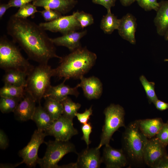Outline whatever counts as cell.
Here are the masks:
<instances>
[{"mask_svg": "<svg viewBox=\"0 0 168 168\" xmlns=\"http://www.w3.org/2000/svg\"><path fill=\"white\" fill-rule=\"evenodd\" d=\"M75 16L80 24L82 29L92 24L94 19L92 15L84 11H76L74 12Z\"/></svg>", "mask_w": 168, "mask_h": 168, "instance_id": "4dcf8cb0", "label": "cell"}, {"mask_svg": "<svg viewBox=\"0 0 168 168\" xmlns=\"http://www.w3.org/2000/svg\"><path fill=\"white\" fill-rule=\"evenodd\" d=\"M164 61H168V59H165Z\"/></svg>", "mask_w": 168, "mask_h": 168, "instance_id": "bcb514c9", "label": "cell"}, {"mask_svg": "<svg viewBox=\"0 0 168 168\" xmlns=\"http://www.w3.org/2000/svg\"><path fill=\"white\" fill-rule=\"evenodd\" d=\"M11 7L8 3H3L0 5V18L1 19L4 15L7 10Z\"/></svg>", "mask_w": 168, "mask_h": 168, "instance_id": "b9f144b4", "label": "cell"}, {"mask_svg": "<svg viewBox=\"0 0 168 168\" xmlns=\"http://www.w3.org/2000/svg\"><path fill=\"white\" fill-rule=\"evenodd\" d=\"M47 136L45 132L38 129L34 131L29 142L19 152V156L22 159V163L29 167L35 166L39 158L38 155L39 147L44 143V138Z\"/></svg>", "mask_w": 168, "mask_h": 168, "instance_id": "ba28073f", "label": "cell"}, {"mask_svg": "<svg viewBox=\"0 0 168 168\" xmlns=\"http://www.w3.org/2000/svg\"><path fill=\"white\" fill-rule=\"evenodd\" d=\"M87 32L86 30L79 32L74 31L61 36L50 38V39L55 45L65 47L72 52L81 47L80 40Z\"/></svg>", "mask_w": 168, "mask_h": 168, "instance_id": "e0dca14e", "label": "cell"}, {"mask_svg": "<svg viewBox=\"0 0 168 168\" xmlns=\"http://www.w3.org/2000/svg\"><path fill=\"white\" fill-rule=\"evenodd\" d=\"M102 158V163L105 164L106 168H121L128 165L122 148L115 149L110 144L105 146Z\"/></svg>", "mask_w": 168, "mask_h": 168, "instance_id": "4fadbf2b", "label": "cell"}, {"mask_svg": "<svg viewBox=\"0 0 168 168\" xmlns=\"http://www.w3.org/2000/svg\"><path fill=\"white\" fill-rule=\"evenodd\" d=\"M61 103L63 107V115L72 120L73 119L76 117V114L81 107V104L74 102L68 96L61 102Z\"/></svg>", "mask_w": 168, "mask_h": 168, "instance_id": "4316f807", "label": "cell"}, {"mask_svg": "<svg viewBox=\"0 0 168 168\" xmlns=\"http://www.w3.org/2000/svg\"><path fill=\"white\" fill-rule=\"evenodd\" d=\"M31 120L35 123L38 129L45 132L50 129L54 121L40 103L36 106Z\"/></svg>", "mask_w": 168, "mask_h": 168, "instance_id": "7402d4cb", "label": "cell"}, {"mask_svg": "<svg viewBox=\"0 0 168 168\" xmlns=\"http://www.w3.org/2000/svg\"><path fill=\"white\" fill-rule=\"evenodd\" d=\"M80 82L77 85L81 87L85 96L88 100L97 99L103 92L102 84L98 77L94 76L89 77H82Z\"/></svg>", "mask_w": 168, "mask_h": 168, "instance_id": "5bb4252c", "label": "cell"}, {"mask_svg": "<svg viewBox=\"0 0 168 168\" xmlns=\"http://www.w3.org/2000/svg\"><path fill=\"white\" fill-rule=\"evenodd\" d=\"M44 143L47 146L45 153L38 161L42 168H60L58 163L65 155L70 152L77 153L74 145L69 141L55 140Z\"/></svg>", "mask_w": 168, "mask_h": 168, "instance_id": "52a82bcc", "label": "cell"}, {"mask_svg": "<svg viewBox=\"0 0 168 168\" xmlns=\"http://www.w3.org/2000/svg\"><path fill=\"white\" fill-rule=\"evenodd\" d=\"M105 116L100 143L97 147L99 149L103 146L109 144L114 133L120 127H125V112L124 108L119 104H111L104 110Z\"/></svg>", "mask_w": 168, "mask_h": 168, "instance_id": "8992f818", "label": "cell"}, {"mask_svg": "<svg viewBox=\"0 0 168 168\" xmlns=\"http://www.w3.org/2000/svg\"><path fill=\"white\" fill-rule=\"evenodd\" d=\"M40 12L46 22L54 21L62 16L60 13L48 8L44 9Z\"/></svg>", "mask_w": 168, "mask_h": 168, "instance_id": "d6a6232c", "label": "cell"}, {"mask_svg": "<svg viewBox=\"0 0 168 168\" xmlns=\"http://www.w3.org/2000/svg\"><path fill=\"white\" fill-rule=\"evenodd\" d=\"M68 0L70 1H75V0Z\"/></svg>", "mask_w": 168, "mask_h": 168, "instance_id": "7dc6e473", "label": "cell"}, {"mask_svg": "<svg viewBox=\"0 0 168 168\" xmlns=\"http://www.w3.org/2000/svg\"><path fill=\"white\" fill-rule=\"evenodd\" d=\"M139 80L144 89L149 103L154 104L158 99L155 91V83L148 81L143 75L140 76Z\"/></svg>", "mask_w": 168, "mask_h": 168, "instance_id": "83f0119b", "label": "cell"}, {"mask_svg": "<svg viewBox=\"0 0 168 168\" xmlns=\"http://www.w3.org/2000/svg\"><path fill=\"white\" fill-rule=\"evenodd\" d=\"M7 34L18 44L31 60L39 64H48L53 58L62 57L56 53L55 45L39 25L26 19L10 17L6 26Z\"/></svg>", "mask_w": 168, "mask_h": 168, "instance_id": "6da1fadb", "label": "cell"}, {"mask_svg": "<svg viewBox=\"0 0 168 168\" xmlns=\"http://www.w3.org/2000/svg\"><path fill=\"white\" fill-rule=\"evenodd\" d=\"M117 0H92L93 3L102 5L107 10V12L111 11L112 7L115 6Z\"/></svg>", "mask_w": 168, "mask_h": 168, "instance_id": "8d00e7d4", "label": "cell"}, {"mask_svg": "<svg viewBox=\"0 0 168 168\" xmlns=\"http://www.w3.org/2000/svg\"><path fill=\"white\" fill-rule=\"evenodd\" d=\"M36 102L32 96L26 91L24 97L13 112L16 119L21 121L31 119L36 107Z\"/></svg>", "mask_w": 168, "mask_h": 168, "instance_id": "9a60e30c", "label": "cell"}, {"mask_svg": "<svg viewBox=\"0 0 168 168\" xmlns=\"http://www.w3.org/2000/svg\"><path fill=\"white\" fill-rule=\"evenodd\" d=\"M138 120L140 130L148 139L155 137L164 124L160 118Z\"/></svg>", "mask_w": 168, "mask_h": 168, "instance_id": "ffe728a7", "label": "cell"}, {"mask_svg": "<svg viewBox=\"0 0 168 168\" xmlns=\"http://www.w3.org/2000/svg\"><path fill=\"white\" fill-rule=\"evenodd\" d=\"M81 129L82 133V136L81 139L84 141L88 147L91 143L90 140V135L92 131V126L90 122L82 124L81 126Z\"/></svg>", "mask_w": 168, "mask_h": 168, "instance_id": "e575fe53", "label": "cell"}, {"mask_svg": "<svg viewBox=\"0 0 168 168\" xmlns=\"http://www.w3.org/2000/svg\"><path fill=\"white\" fill-rule=\"evenodd\" d=\"M155 137L166 146L168 145V121L164 123Z\"/></svg>", "mask_w": 168, "mask_h": 168, "instance_id": "836d02e7", "label": "cell"}, {"mask_svg": "<svg viewBox=\"0 0 168 168\" xmlns=\"http://www.w3.org/2000/svg\"><path fill=\"white\" fill-rule=\"evenodd\" d=\"M44 99V109L53 119L55 120L58 119L63 113L62 103L50 98Z\"/></svg>", "mask_w": 168, "mask_h": 168, "instance_id": "484cf974", "label": "cell"}, {"mask_svg": "<svg viewBox=\"0 0 168 168\" xmlns=\"http://www.w3.org/2000/svg\"><path fill=\"white\" fill-rule=\"evenodd\" d=\"M22 99L1 97L0 99L1 111L4 114L11 112H13Z\"/></svg>", "mask_w": 168, "mask_h": 168, "instance_id": "f1b7e54d", "label": "cell"}, {"mask_svg": "<svg viewBox=\"0 0 168 168\" xmlns=\"http://www.w3.org/2000/svg\"><path fill=\"white\" fill-rule=\"evenodd\" d=\"M159 4L154 22L158 34L163 36L168 30V1H161Z\"/></svg>", "mask_w": 168, "mask_h": 168, "instance_id": "44dd1931", "label": "cell"}, {"mask_svg": "<svg viewBox=\"0 0 168 168\" xmlns=\"http://www.w3.org/2000/svg\"><path fill=\"white\" fill-rule=\"evenodd\" d=\"M26 86H16L4 84L0 89V97L22 98L26 93Z\"/></svg>", "mask_w": 168, "mask_h": 168, "instance_id": "d4e9b609", "label": "cell"}, {"mask_svg": "<svg viewBox=\"0 0 168 168\" xmlns=\"http://www.w3.org/2000/svg\"><path fill=\"white\" fill-rule=\"evenodd\" d=\"M36 7L33 4L30 3L26 4L19 7L17 12L14 15L18 18L26 19L38 12Z\"/></svg>", "mask_w": 168, "mask_h": 168, "instance_id": "f546056e", "label": "cell"}, {"mask_svg": "<svg viewBox=\"0 0 168 168\" xmlns=\"http://www.w3.org/2000/svg\"><path fill=\"white\" fill-rule=\"evenodd\" d=\"M45 133L47 136H53L55 140L63 141H69L78 133L73 126L72 120L63 115L54 120L50 129Z\"/></svg>", "mask_w": 168, "mask_h": 168, "instance_id": "30bf717a", "label": "cell"}, {"mask_svg": "<svg viewBox=\"0 0 168 168\" xmlns=\"http://www.w3.org/2000/svg\"><path fill=\"white\" fill-rule=\"evenodd\" d=\"M15 43L5 36L0 39V67L5 72L17 70L28 74L34 67L22 55Z\"/></svg>", "mask_w": 168, "mask_h": 168, "instance_id": "277c9868", "label": "cell"}, {"mask_svg": "<svg viewBox=\"0 0 168 168\" xmlns=\"http://www.w3.org/2000/svg\"><path fill=\"white\" fill-rule=\"evenodd\" d=\"M124 128L122 136V148L128 165L136 167L143 166L145 165L143 153L148 139L140 130L138 120L130 122Z\"/></svg>", "mask_w": 168, "mask_h": 168, "instance_id": "3957f363", "label": "cell"}, {"mask_svg": "<svg viewBox=\"0 0 168 168\" xmlns=\"http://www.w3.org/2000/svg\"><path fill=\"white\" fill-rule=\"evenodd\" d=\"M64 80L62 83L56 86L51 85L45 92L43 98L49 97L60 102L66 98L68 95H73L77 97L79 92L78 87H71L65 84Z\"/></svg>", "mask_w": 168, "mask_h": 168, "instance_id": "ac0fdd59", "label": "cell"}, {"mask_svg": "<svg viewBox=\"0 0 168 168\" xmlns=\"http://www.w3.org/2000/svg\"><path fill=\"white\" fill-rule=\"evenodd\" d=\"M96 54L86 47H81L60 59L59 64L54 69V76L66 81L80 79L94 66Z\"/></svg>", "mask_w": 168, "mask_h": 168, "instance_id": "7a4b0ae2", "label": "cell"}, {"mask_svg": "<svg viewBox=\"0 0 168 168\" xmlns=\"http://www.w3.org/2000/svg\"><path fill=\"white\" fill-rule=\"evenodd\" d=\"M122 5L125 7L130 5L136 0H119Z\"/></svg>", "mask_w": 168, "mask_h": 168, "instance_id": "ee69618b", "label": "cell"}, {"mask_svg": "<svg viewBox=\"0 0 168 168\" xmlns=\"http://www.w3.org/2000/svg\"><path fill=\"white\" fill-rule=\"evenodd\" d=\"M39 25L45 31L58 32L63 35L82 28L75 17L74 12L71 15L62 16L51 21L40 23Z\"/></svg>", "mask_w": 168, "mask_h": 168, "instance_id": "9c48e42d", "label": "cell"}, {"mask_svg": "<svg viewBox=\"0 0 168 168\" xmlns=\"http://www.w3.org/2000/svg\"><path fill=\"white\" fill-rule=\"evenodd\" d=\"M120 19L118 30L119 35L123 39L131 44H135V33L137 26L136 18L132 14L128 13Z\"/></svg>", "mask_w": 168, "mask_h": 168, "instance_id": "2e32d148", "label": "cell"}, {"mask_svg": "<svg viewBox=\"0 0 168 168\" xmlns=\"http://www.w3.org/2000/svg\"><path fill=\"white\" fill-rule=\"evenodd\" d=\"M28 75V74L25 72L17 70H10L5 71L2 80L4 84L16 86H26Z\"/></svg>", "mask_w": 168, "mask_h": 168, "instance_id": "603a6c76", "label": "cell"}, {"mask_svg": "<svg viewBox=\"0 0 168 168\" xmlns=\"http://www.w3.org/2000/svg\"><path fill=\"white\" fill-rule=\"evenodd\" d=\"M22 164V161L15 164H11L9 163L1 164L0 165V168H14Z\"/></svg>", "mask_w": 168, "mask_h": 168, "instance_id": "7bdbcfd3", "label": "cell"}, {"mask_svg": "<svg viewBox=\"0 0 168 168\" xmlns=\"http://www.w3.org/2000/svg\"><path fill=\"white\" fill-rule=\"evenodd\" d=\"M9 141L8 138L4 131L0 130V148L1 149L4 150L8 146Z\"/></svg>", "mask_w": 168, "mask_h": 168, "instance_id": "74e56055", "label": "cell"}, {"mask_svg": "<svg viewBox=\"0 0 168 168\" xmlns=\"http://www.w3.org/2000/svg\"><path fill=\"white\" fill-rule=\"evenodd\" d=\"M75 168H99L102 163L100 149L87 147L77 154Z\"/></svg>", "mask_w": 168, "mask_h": 168, "instance_id": "7c38bea8", "label": "cell"}, {"mask_svg": "<svg viewBox=\"0 0 168 168\" xmlns=\"http://www.w3.org/2000/svg\"><path fill=\"white\" fill-rule=\"evenodd\" d=\"M164 36H165V40L168 41V30L165 33Z\"/></svg>", "mask_w": 168, "mask_h": 168, "instance_id": "f6af8a7d", "label": "cell"}, {"mask_svg": "<svg viewBox=\"0 0 168 168\" xmlns=\"http://www.w3.org/2000/svg\"><path fill=\"white\" fill-rule=\"evenodd\" d=\"M157 0H136L139 5L145 11L153 10L156 11L159 7V2Z\"/></svg>", "mask_w": 168, "mask_h": 168, "instance_id": "1f68e13d", "label": "cell"}, {"mask_svg": "<svg viewBox=\"0 0 168 168\" xmlns=\"http://www.w3.org/2000/svg\"><path fill=\"white\" fill-rule=\"evenodd\" d=\"M76 3V1L68 0H35L32 4L36 7L48 8L61 14H65L71 10Z\"/></svg>", "mask_w": 168, "mask_h": 168, "instance_id": "d6986e66", "label": "cell"}, {"mask_svg": "<svg viewBox=\"0 0 168 168\" xmlns=\"http://www.w3.org/2000/svg\"><path fill=\"white\" fill-rule=\"evenodd\" d=\"M166 147L155 137L148 139L143 153L145 165L156 168L160 160L167 154Z\"/></svg>", "mask_w": 168, "mask_h": 168, "instance_id": "8fae6325", "label": "cell"}, {"mask_svg": "<svg viewBox=\"0 0 168 168\" xmlns=\"http://www.w3.org/2000/svg\"><path fill=\"white\" fill-rule=\"evenodd\" d=\"M52 77H54V69L48 64H39L27 75L25 89L36 102L40 103L42 98L51 85Z\"/></svg>", "mask_w": 168, "mask_h": 168, "instance_id": "5b68a950", "label": "cell"}, {"mask_svg": "<svg viewBox=\"0 0 168 168\" xmlns=\"http://www.w3.org/2000/svg\"><path fill=\"white\" fill-rule=\"evenodd\" d=\"M156 108L160 111H163L168 109V103L158 99L154 103Z\"/></svg>", "mask_w": 168, "mask_h": 168, "instance_id": "ab89813d", "label": "cell"}, {"mask_svg": "<svg viewBox=\"0 0 168 168\" xmlns=\"http://www.w3.org/2000/svg\"><path fill=\"white\" fill-rule=\"evenodd\" d=\"M168 168V154L164 156L160 160L156 168Z\"/></svg>", "mask_w": 168, "mask_h": 168, "instance_id": "60d3db41", "label": "cell"}, {"mask_svg": "<svg viewBox=\"0 0 168 168\" xmlns=\"http://www.w3.org/2000/svg\"><path fill=\"white\" fill-rule=\"evenodd\" d=\"M35 0H10L8 3L11 7H20L21 6Z\"/></svg>", "mask_w": 168, "mask_h": 168, "instance_id": "f35d334b", "label": "cell"}, {"mask_svg": "<svg viewBox=\"0 0 168 168\" xmlns=\"http://www.w3.org/2000/svg\"><path fill=\"white\" fill-rule=\"evenodd\" d=\"M120 19H118L111 11L103 16L101 21L100 27L106 34H111L115 30H118Z\"/></svg>", "mask_w": 168, "mask_h": 168, "instance_id": "cb8c5ba5", "label": "cell"}, {"mask_svg": "<svg viewBox=\"0 0 168 168\" xmlns=\"http://www.w3.org/2000/svg\"><path fill=\"white\" fill-rule=\"evenodd\" d=\"M92 106L89 109H86L85 111L82 113L77 112L76 114L77 120L81 124H84L89 122L90 117L92 114Z\"/></svg>", "mask_w": 168, "mask_h": 168, "instance_id": "d590c367", "label": "cell"}]
</instances>
